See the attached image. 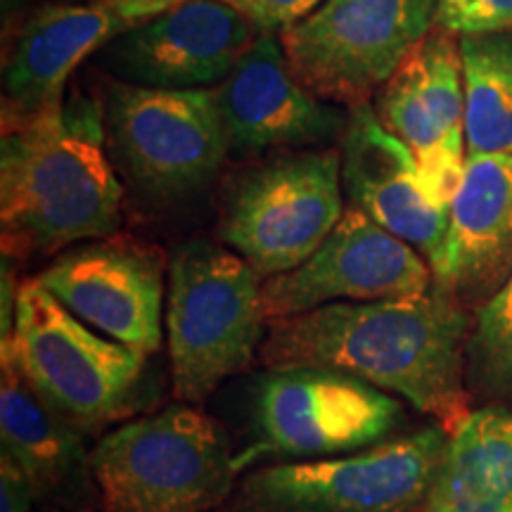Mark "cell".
<instances>
[{"mask_svg": "<svg viewBox=\"0 0 512 512\" xmlns=\"http://www.w3.org/2000/svg\"><path fill=\"white\" fill-rule=\"evenodd\" d=\"M467 157L512 152V29L460 36Z\"/></svg>", "mask_w": 512, "mask_h": 512, "instance_id": "cell-21", "label": "cell"}, {"mask_svg": "<svg viewBox=\"0 0 512 512\" xmlns=\"http://www.w3.org/2000/svg\"><path fill=\"white\" fill-rule=\"evenodd\" d=\"M425 512H512V411L484 406L446 441Z\"/></svg>", "mask_w": 512, "mask_h": 512, "instance_id": "cell-20", "label": "cell"}, {"mask_svg": "<svg viewBox=\"0 0 512 512\" xmlns=\"http://www.w3.org/2000/svg\"><path fill=\"white\" fill-rule=\"evenodd\" d=\"M119 31L121 24L105 0L36 10L5 64L3 119H29L60 110L69 76Z\"/></svg>", "mask_w": 512, "mask_h": 512, "instance_id": "cell-18", "label": "cell"}, {"mask_svg": "<svg viewBox=\"0 0 512 512\" xmlns=\"http://www.w3.org/2000/svg\"><path fill=\"white\" fill-rule=\"evenodd\" d=\"M375 112L411 147L432 195L451 207L467 164L460 38L434 27L375 93Z\"/></svg>", "mask_w": 512, "mask_h": 512, "instance_id": "cell-14", "label": "cell"}, {"mask_svg": "<svg viewBox=\"0 0 512 512\" xmlns=\"http://www.w3.org/2000/svg\"><path fill=\"white\" fill-rule=\"evenodd\" d=\"M512 275V152L467 157L434 283L477 311Z\"/></svg>", "mask_w": 512, "mask_h": 512, "instance_id": "cell-17", "label": "cell"}, {"mask_svg": "<svg viewBox=\"0 0 512 512\" xmlns=\"http://www.w3.org/2000/svg\"><path fill=\"white\" fill-rule=\"evenodd\" d=\"M446 441L437 425L354 456L264 467L242 498L252 512H411L430 494Z\"/></svg>", "mask_w": 512, "mask_h": 512, "instance_id": "cell-9", "label": "cell"}, {"mask_svg": "<svg viewBox=\"0 0 512 512\" xmlns=\"http://www.w3.org/2000/svg\"><path fill=\"white\" fill-rule=\"evenodd\" d=\"M344 211L339 150L285 152L235 185L221 238L268 280L302 266L328 240Z\"/></svg>", "mask_w": 512, "mask_h": 512, "instance_id": "cell-8", "label": "cell"}, {"mask_svg": "<svg viewBox=\"0 0 512 512\" xmlns=\"http://www.w3.org/2000/svg\"><path fill=\"white\" fill-rule=\"evenodd\" d=\"M105 110L74 95L55 112L3 119V254H55L119 233L121 183L105 150Z\"/></svg>", "mask_w": 512, "mask_h": 512, "instance_id": "cell-2", "label": "cell"}, {"mask_svg": "<svg viewBox=\"0 0 512 512\" xmlns=\"http://www.w3.org/2000/svg\"><path fill=\"white\" fill-rule=\"evenodd\" d=\"M465 377L472 396L512 406V275L475 311Z\"/></svg>", "mask_w": 512, "mask_h": 512, "instance_id": "cell-22", "label": "cell"}, {"mask_svg": "<svg viewBox=\"0 0 512 512\" xmlns=\"http://www.w3.org/2000/svg\"><path fill=\"white\" fill-rule=\"evenodd\" d=\"M264 278L228 245L185 242L169 264L164 328L174 396L202 403L259 356L268 320Z\"/></svg>", "mask_w": 512, "mask_h": 512, "instance_id": "cell-4", "label": "cell"}, {"mask_svg": "<svg viewBox=\"0 0 512 512\" xmlns=\"http://www.w3.org/2000/svg\"><path fill=\"white\" fill-rule=\"evenodd\" d=\"M81 430L31 387L22 370L0 349V437L3 453L22 467L36 498L72 496L91 477Z\"/></svg>", "mask_w": 512, "mask_h": 512, "instance_id": "cell-19", "label": "cell"}, {"mask_svg": "<svg viewBox=\"0 0 512 512\" xmlns=\"http://www.w3.org/2000/svg\"><path fill=\"white\" fill-rule=\"evenodd\" d=\"M36 491L22 467L8 453L0 458V512H31Z\"/></svg>", "mask_w": 512, "mask_h": 512, "instance_id": "cell-25", "label": "cell"}, {"mask_svg": "<svg viewBox=\"0 0 512 512\" xmlns=\"http://www.w3.org/2000/svg\"><path fill=\"white\" fill-rule=\"evenodd\" d=\"M102 110L114 159L152 200L197 195L228 155L214 88L166 91L112 81Z\"/></svg>", "mask_w": 512, "mask_h": 512, "instance_id": "cell-7", "label": "cell"}, {"mask_svg": "<svg viewBox=\"0 0 512 512\" xmlns=\"http://www.w3.org/2000/svg\"><path fill=\"white\" fill-rule=\"evenodd\" d=\"M183 3H190V0H105V5L121 24V29L162 15V12L178 8Z\"/></svg>", "mask_w": 512, "mask_h": 512, "instance_id": "cell-26", "label": "cell"}, {"mask_svg": "<svg viewBox=\"0 0 512 512\" xmlns=\"http://www.w3.org/2000/svg\"><path fill=\"white\" fill-rule=\"evenodd\" d=\"M439 0H323L280 31L292 74L320 100L358 107L375 98L437 27Z\"/></svg>", "mask_w": 512, "mask_h": 512, "instance_id": "cell-6", "label": "cell"}, {"mask_svg": "<svg viewBox=\"0 0 512 512\" xmlns=\"http://www.w3.org/2000/svg\"><path fill=\"white\" fill-rule=\"evenodd\" d=\"M164 273L157 247L114 233L64 249L36 280L100 335L147 358L162 347Z\"/></svg>", "mask_w": 512, "mask_h": 512, "instance_id": "cell-12", "label": "cell"}, {"mask_svg": "<svg viewBox=\"0 0 512 512\" xmlns=\"http://www.w3.org/2000/svg\"><path fill=\"white\" fill-rule=\"evenodd\" d=\"M339 155L351 207L418 249L434 271L444 252L448 207L427 188L411 147L382 124L370 102L349 110Z\"/></svg>", "mask_w": 512, "mask_h": 512, "instance_id": "cell-16", "label": "cell"}, {"mask_svg": "<svg viewBox=\"0 0 512 512\" xmlns=\"http://www.w3.org/2000/svg\"><path fill=\"white\" fill-rule=\"evenodd\" d=\"M223 3L240 10L266 34H275V31L280 34L299 19L311 15L323 0H223Z\"/></svg>", "mask_w": 512, "mask_h": 512, "instance_id": "cell-24", "label": "cell"}, {"mask_svg": "<svg viewBox=\"0 0 512 512\" xmlns=\"http://www.w3.org/2000/svg\"><path fill=\"white\" fill-rule=\"evenodd\" d=\"M88 467L102 512H209L240 472L221 427L183 401L107 432Z\"/></svg>", "mask_w": 512, "mask_h": 512, "instance_id": "cell-3", "label": "cell"}, {"mask_svg": "<svg viewBox=\"0 0 512 512\" xmlns=\"http://www.w3.org/2000/svg\"><path fill=\"white\" fill-rule=\"evenodd\" d=\"M0 349L81 432L100 430L128 411L147 361L76 318L36 278L17 287L15 323Z\"/></svg>", "mask_w": 512, "mask_h": 512, "instance_id": "cell-5", "label": "cell"}, {"mask_svg": "<svg viewBox=\"0 0 512 512\" xmlns=\"http://www.w3.org/2000/svg\"><path fill=\"white\" fill-rule=\"evenodd\" d=\"M228 155L316 150L342 140L349 110L320 100L292 74L280 36L264 34L249 46L226 81L214 88Z\"/></svg>", "mask_w": 512, "mask_h": 512, "instance_id": "cell-15", "label": "cell"}, {"mask_svg": "<svg viewBox=\"0 0 512 512\" xmlns=\"http://www.w3.org/2000/svg\"><path fill=\"white\" fill-rule=\"evenodd\" d=\"M437 27L458 36L510 31L512 0H439Z\"/></svg>", "mask_w": 512, "mask_h": 512, "instance_id": "cell-23", "label": "cell"}, {"mask_svg": "<svg viewBox=\"0 0 512 512\" xmlns=\"http://www.w3.org/2000/svg\"><path fill=\"white\" fill-rule=\"evenodd\" d=\"M403 418V406L358 377L330 368L268 370L254 394L256 441L238 458H330L382 444Z\"/></svg>", "mask_w": 512, "mask_h": 512, "instance_id": "cell-10", "label": "cell"}, {"mask_svg": "<svg viewBox=\"0 0 512 512\" xmlns=\"http://www.w3.org/2000/svg\"><path fill=\"white\" fill-rule=\"evenodd\" d=\"M472 311L434 287L422 297L342 302L268 323V370L330 368L406 399L448 437L470 415L465 349Z\"/></svg>", "mask_w": 512, "mask_h": 512, "instance_id": "cell-1", "label": "cell"}, {"mask_svg": "<svg viewBox=\"0 0 512 512\" xmlns=\"http://www.w3.org/2000/svg\"><path fill=\"white\" fill-rule=\"evenodd\" d=\"M264 34L223 0H190L121 29L95 60L114 81L128 86L216 88Z\"/></svg>", "mask_w": 512, "mask_h": 512, "instance_id": "cell-13", "label": "cell"}, {"mask_svg": "<svg viewBox=\"0 0 512 512\" xmlns=\"http://www.w3.org/2000/svg\"><path fill=\"white\" fill-rule=\"evenodd\" d=\"M434 287L430 261L354 207L302 266L261 287L268 323L342 302L422 297Z\"/></svg>", "mask_w": 512, "mask_h": 512, "instance_id": "cell-11", "label": "cell"}]
</instances>
